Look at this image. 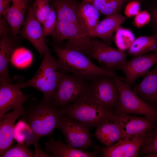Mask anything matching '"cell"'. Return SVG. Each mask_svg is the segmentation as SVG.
<instances>
[{
    "mask_svg": "<svg viewBox=\"0 0 157 157\" xmlns=\"http://www.w3.org/2000/svg\"><path fill=\"white\" fill-rule=\"evenodd\" d=\"M150 13L151 19L150 22L152 28L153 35L157 36V5L147 10Z\"/></svg>",
    "mask_w": 157,
    "mask_h": 157,
    "instance_id": "35",
    "label": "cell"
},
{
    "mask_svg": "<svg viewBox=\"0 0 157 157\" xmlns=\"http://www.w3.org/2000/svg\"><path fill=\"white\" fill-rule=\"evenodd\" d=\"M58 57L61 70L73 74L89 81L98 76L108 75L114 76L115 72L99 67L93 63L85 54L79 51L53 46Z\"/></svg>",
    "mask_w": 157,
    "mask_h": 157,
    "instance_id": "2",
    "label": "cell"
},
{
    "mask_svg": "<svg viewBox=\"0 0 157 157\" xmlns=\"http://www.w3.org/2000/svg\"><path fill=\"white\" fill-rule=\"evenodd\" d=\"M157 63V52L134 56L119 65L117 70L124 73L126 82L132 84L139 77L143 76Z\"/></svg>",
    "mask_w": 157,
    "mask_h": 157,
    "instance_id": "12",
    "label": "cell"
},
{
    "mask_svg": "<svg viewBox=\"0 0 157 157\" xmlns=\"http://www.w3.org/2000/svg\"><path fill=\"white\" fill-rule=\"evenodd\" d=\"M110 120L116 122L121 126L122 139L128 140L146 133L155 126L157 122L148 117H140L124 114L112 113Z\"/></svg>",
    "mask_w": 157,
    "mask_h": 157,
    "instance_id": "11",
    "label": "cell"
},
{
    "mask_svg": "<svg viewBox=\"0 0 157 157\" xmlns=\"http://www.w3.org/2000/svg\"><path fill=\"white\" fill-rule=\"evenodd\" d=\"M12 1H13L14 0H11Z\"/></svg>",
    "mask_w": 157,
    "mask_h": 157,
    "instance_id": "42",
    "label": "cell"
},
{
    "mask_svg": "<svg viewBox=\"0 0 157 157\" xmlns=\"http://www.w3.org/2000/svg\"><path fill=\"white\" fill-rule=\"evenodd\" d=\"M114 76L103 75L90 80L88 93L91 99L112 113L117 106L119 97Z\"/></svg>",
    "mask_w": 157,
    "mask_h": 157,
    "instance_id": "8",
    "label": "cell"
},
{
    "mask_svg": "<svg viewBox=\"0 0 157 157\" xmlns=\"http://www.w3.org/2000/svg\"><path fill=\"white\" fill-rule=\"evenodd\" d=\"M57 127L63 134L67 144L72 147L82 149L94 145L88 128L81 123L64 115Z\"/></svg>",
    "mask_w": 157,
    "mask_h": 157,
    "instance_id": "9",
    "label": "cell"
},
{
    "mask_svg": "<svg viewBox=\"0 0 157 157\" xmlns=\"http://www.w3.org/2000/svg\"><path fill=\"white\" fill-rule=\"evenodd\" d=\"M0 118L10 110L25 103L30 97L21 91L18 84L0 83Z\"/></svg>",
    "mask_w": 157,
    "mask_h": 157,
    "instance_id": "15",
    "label": "cell"
},
{
    "mask_svg": "<svg viewBox=\"0 0 157 157\" xmlns=\"http://www.w3.org/2000/svg\"><path fill=\"white\" fill-rule=\"evenodd\" d=\"M146 157H157V154H151L146 155Z\"/></svg>",
    "mask_w": 157,
    "mask_h": 157,
    "instance_id": "39",
    "label": "cell"
},
{
    "mask_svg": "<svg viewBox=\"0 0 157 157\" xmlns=\"http://www.w3.org/2000/svg\"><path fill=\"white\" fill-rule=\"evenodd\" d=\"M11 0H0V15L4 17L6 15L10 7Z\"/></svg>",
    "mask_w": 157,
    "mask_h": 157,
    "instance_id": "36",
    "label": "cell"
},
{
    "mask_svg": "<svg viewBox=\"0 0 157 157\" xmlns=\"http://www.w3.org/2000/svg\"><path fill=\"white\" fill-rule=\"evenodd\" d=\"M17 43L8 35L1 38L0 40V83H12L8 71L11 57L16 49Z\"/></svg>",
    "mask_w": 157,
    "mask_h": 157,
    "instance_id": "21",
    "label": "cell"
},
{
    "mask_svg": "<svg viewBox=\"0 0 157 157\" xmlns=\"http://www.w3.org/2000/svg\"><path fill=\"white\" fill-rule=\"evenodd\" d=\"M94 135L102 144L108 147L122 139V133L118 123L108 119L97 127Z\"/></svg>",
    "mask_w": 157,
    "mask_h": 157,
    "instance_id": "23",
    "label": "cell"
},
{
    "mask_svg": "<svg viewBox=\"0 0 157 157\" xmlns=\"http://www.w3.org/2000/svg\"><path fill=\"white\" fill-rule=\"evenodd\" d=\"M126 17L120 14L106 16L99 22L94 29L88 35L92 38H100L106 44H110L113 39V33L117 28L126 19Z\"/></svg>",
    "mask_w": 157,
    "mask_h": 157,
    "instance_id": "20",
    "label": "cell"
},
{
    "mask_svg": "<svg viewBox=\"0 0 157 157\" xmlns=\"http://www.w3.org/2000/svg\"><path fill=\"white\" fill-rule=\"evenodd\" d=\"M147 133L131 139H121L113 145L101 149V156L104 157H137Z\"/></svg>",
    "mask_w": 157,
    "mask_h": 157,
    "instance_id": "14",
    "label": "cell"
},
{
    "mask_svg": "<svg viewBox=\"0 0 157 157\" xmlns=\"http://www.w3.org/2000/svg\"><path fill=\"white\" fill-rule=\"evenodd\" d=\"M40 23L35 17L32 6L30 7L21 33L42 56L49 51L44 40L43 28Z\"/></svg>",
    "mask_w": 157,
    "mask_h": 157,
    "instance_id": "13",
    "label": "cell"
},
{
    "mask_svg": "<svg viewBox=\"0 0 157 157\" xmlns=\"http://www.w3.org/2000/svg\"><path fill=\"white\" fill-rule=\"evenodd\" d=\"M62 72L58 60L53 57L49 51L44 55L40 65L34 76L18 85L22 88L28 87L35 88L43 94L42 100L51 102Z\"/></svg>",
    "mask_w": 157,
    "mask_h": 157,
    "instance_id": "3",
    "label": "cell"
},
{
    "mask_svg": "<svg viewBox=\"0 0 157 157\" xmlns=\"http://www.w3.org/2000/svg\"><path fill=\"white\" fill-rule=\"evenodd\" d=\"M124 52L112 47L96 38L91 39L88 57L97 60L102 67L113 71L126 60Z\"/></svg>",
    "mask_w": 157,
    "mask_h": 157,
    "instance_id": "10",
    "label": "cell"
},
{
    "mask_svg": "<svg viewBox=\"0 0 157 157\" xmlns=\"http://www.w3.org/2000/svg\"><path fill=\"white\" fill-rule=\"evenodd\" d=\"M51 1L55 10L57 21L76 24L86 33L79 15L78 3L76 0Z\"/></svg>",
    "mask_w": 157,
    "mask_h": 157,
    "instance_id": "19",
    "label": "cell"
},
{
    "mask_svg": "<svg viewBox=\"0 0 157 157\" xmlns=\"http://www.w3.org/2000/svg\"><path fill=\"white\" fill-rule=\"evenodd\" d=\"M109 1V0H92L91 3L99 11Z\"/></svg>",
    "mask_w": 157,
    "mask_h": 157,
    "instance_id": "38",
    "label": "cell"
},
{
    "mask_svg": "<svg viewBox=\"0 0 157 157\" xmlns=\"http://www.w3.org/2000/svg\"><path fill=\"white\" fill-rule=\"evenodd\" d=\"M25 111L22 104L0 118V157L12 147L13 142L14 129L16 120Z\"/></svg>",
    "mask_w": 157,
    "mask_h": 157,
    "instance_id": "16",
    "label": "cell"
},
{
    "mask_svg": "<svg viewBox=\"0 0 157 157\" xmlns=\"http://www.w3.org/2000/svg\"><path fill=\"white\" fill-rule=\"evenodd\" d=\"M51 6V11L47 19L42 24L43 30L44 37L51 35L56 28L57 19L55 10L53 5Z\"/></svg>",
    "mask_w": 157,
    "mask_h": 157,
    "instance_id": "32",
    "label": "cell"
},
{
    "mask_svg": "<svg viewBox=\"0 0 157 157\" xmlns=\"http://www.w3.org/2000/svg\"><path fill=\"white\" fill-rule=\"evenodd\" d=\"M125 0H109L99 11L100 14L106 16L115 15L119 14Z\"/></svg>",
    "mask_w": 157,
    "mask_h": 157,
    "instance_id": "31",
    "label": "cell"
},
{
    "mask_svg": "<svg viewBox=\"0 0 157 157\" xmlns=\"http://www.w3.org/2000/svg\"><path fill=\"white\" fill-rule=\"evenodd\" d=\"M134 0H138L140 1H141L142 0H125V1L126 2L127 1H134Z\"/></svg>",
    "mask_w": 157,
    "mask_h": 157,
    "instance_id": "40",
    "label": "cell"
},
{
    "mask_svg": "<svg viewBox=\"0 0 157 157\" xmlns=\"http://www.w3.org/2000/svg\"><path fill=\"white\" fill-rule=\"evenodd\" d=\"M14 138L18 143L25 144L28 147L31 144L34 145L35 147L39 145V139L26 122L22 119L15 125Z\"/></svg>",
    "mask_w": 157,
    "mask_h": 157,
    "instance_id": "26",
    "label": "cell"
},
{
    "mask_svg": "<svg viewBox=\"0 0 157 157\" xmlns=\"http://www.w3.org/2000/svg\"><path fill=\"white\" fill-rule=\"evenodd\" d=\"M48 0H35L32 6L36 19L42 24L49 17L51 11V6Z\"/></svg>",
    "mask_w": 157,
    "mask_h": 157,
    "instance_id": "29",
    "label": "cell"
},
{
    "mask_svg": "<svg viewBox=\"0 0 157 157\" xmlns=\"http://www.w3.org/2000/svg\"><path fill=\"white\" fill-rule=\"evenodd\" d=\"M64 115L62 110L52 101H40L33 97L21 116L39 139L52 134L60 119Z\"/></svg>",
    "mask_w": 157,
    "mask_h": 157,
    "instance_id": "1",
    "label": "cell"
},
{
    "mask_svg": "<svg viewBox=\"0 0 157 157\" xmlns=\"http://www.w3.org/2000/svg\"><path fill=\"white\" fill-rule=\"evenodd\" d=\"M51 35L58 44L66 41L64 47L80 51L88 57L91 48L92 38L78 25L57 21Z\"/></svg>",
    "mask_w": 157,
    "mask_h": 157,
    "instance_id": "7",
    "label": "cell"
},
{
    "mask_svg": "<svg viewBox=\"0 0 157 157\" xmlns=\"http://www.w3.org/2000/svg\"><path fill=\"white\" fill-rule=\"evenodd\" d=\"M6 19L1 16L0 18V36L1 38L8 35V26Z\"/></svg>",
    "mask_w": 157,
    "mask_h": 157,
    "instance_id": "37",
    "label": "cell"
},
{
    "mask_svg": "<svg viewBox=\"0 0 157 157\" xmlns=\"http://www.w3.org/2000/svg\"><path fill=\"white\" fill-rule=\"evenodd\" d=\"M61 109L64 115L84 124L88 128L97 127L104 121L110 120L112 113L91 99L88 93Z\"/></svg>",
    "mask_w": 157,
    "mask_h": 157,
    "instance_id": "4",
    "label": "cell"
},
{
    "mask_svg": "<svg viewBox=\"0 0 157 157\" xmlns=\"http://www.w3.org/2000/svg\"><path fill=\"white\" fill-rule=\"evenodd\" d=\"M114 77L119 89V97L113 113L116 115L124 114L140 115L157 122V109L138 96L125 78L116 75Z\"/></svg>",
    "mask_w": 157,
    "mask_h": 157,
    "instance_id": "5",
    "label": "cell"
},
{
    "mask_svg": "<svg viewBox=\"0 0 157 157\" xmlns=\"http://www.w3.org/2000/svg\"><path fill=\"white\" fill-rule=\"evenodd\" d=\"M30 0H14L4 18L10 26L14 38L20 31L25 20L24 15Z\"/></svg>",
    "mask_w": 157,
    "mask_h": 157,
    "instance_id": "22",
    "label": "cell"
},
{
    "mask_svg": "<svg viewBox=\"0 0 157 157\" xmlns=\"http://www.w3.org/2000/svg\"><path fill=\"white\" fill-rule=\"evenodd\" d=\"M88 81L62 71L52 102L62 108L77 101L88 93L90 85Z\"/></svg>",
    "mask_w": 157,
    "mask_h": 157,
    "instance_id": "6",
    "label": "cell"
},
{
    "mask_svg": "<svg viewBox=\"0 0 157 157\" xmlns=\"http://www.w3.org/2000/svg\"><path fill=\"white\" fill-rule=\"evenodd\" d=\"M47 152L53 157H95L98 156L99 150L90 152L72 147L62 142L60 140H56L49 137L45 143Z\"/></svg>",
    "mask_w": 157,
    "mask_h": 157,
    "instance_id": "18",
    "label": "cell"
},
{
    "mask_svg": "<svg viewBox=\"0 0 157 157\" xmlns=\"http://www.w3.org/2000/svg\"><path fill=\"white\" fill-rule=\"evenodd\" d=\"M135 38L129 29L119 26L115 31L114 40L118 49L124 52L129 49Z\"/></svg>",
    "mask_w": 157,
    "mask_h": 157,
    "instance_id": "27",
    "label": "cell"
},
{
    "mask_svg": "<svg viewBox=\"0 0 157 157\" xmlns=\"http://www.w3.org/2000/svg\"><path fill=\"white\" fill-rule=\"evenodd\" d=\"M148 132L146 139L141 146L139 154L144 155L157 154V124Z\"/></svg>",
    "mask_w": 157,
    "mask_h": 157,
    "instance_id": "28",
    "label": "cell"
},
{
    "mask_svg": "<svg viewBox=\"0 0 157 157\" xmlns=\"http://www.w3.org/2000/svg\"><path fill=\"white\" fill-rule=\"evenodd\" d=\"M49 1H52V0H48Z\"/></svg>",
    "mask_w": 157,
    "mask_h": 157,
    "instance_id": "41",
    "label": "cell"
},
{
    "mask_svg": "<svg viewBox=\"0 0 157 157\" xmlns=\"http://www.w3.org/2000/svg\"><path fill=\"white\" fill-rule=\"evenodd\" d=\"M24 144L18 143L7 150L1 157H31L34 153Z\"/></svg>",
    "mask_w": 157,
    "mask_h": 157,
    "instance_id": "30",
    "label": "cell"
},
{
    "mask_svg": "<svg viewBox=\"0 0 157 157\" xmlns=\"http://www.w3.org/2000/svg\"><path fill=\"white\" fill-rule=\"evenodd\" d=\"M127 52L133 56L157 52V36L153 35L141 36L135 38Z\"/></svg>",
    "mask_w": 157,
    "mask_h": 157,
    "instance_id": "25",
    "label": "cell"
},
{
    "mask_svg": "<svg viewBox=\"0 0 157 157\" xmlns=\"http://www.w3.org/2000/svg\"><path fill=\"white\" fill-rule=\"evenodd\" d=\"M80 16L86 34L93 31L99 22V11L89 2L82 1L78 3Z\"/></svg>",
    "mask_w": 157,
    "mask_h": 157,
    "instance_id": "24",
    "label": "cell"
},
{
    "mask_svg": "<svg viewBox=\"0 0 157 157\" xmlns=\"http://www.w3.org/2000/svg\"><path fill=\"white\" fill-rule=\"evenodd\" d=\"M151 19V15L149 12L144 10L135 16L133 24L135 27L140 28L150 22Z\"/></svg>",
    "mask_w": 157,
    "mask_h": 157,
    "instance_id": "33",
    "label": "cell"
},
{
    "mask_svg": "<svg viewBox=\"0 0 157 157\" xmlns=\"http://www.w3.org/2000/svg\"><path fill=\"white\" fill-rule=\"evenodd\" d=\"M140 7L139 1L134 0L130 1L125 7L124 14L128 17L135 16L140 12Z\"/></svg>",
    "mask_w": 157,
    "mask_h": 157,
    "instance_id": "34",
    "label": "cell"
},
{
    "mask_svg": "<svg viewBox=\"0 0 157 157\" xmlns=\"http://www.w3.org/2000/svg\"><path fill=\"white\" fill-rule=\"evenodd\" d=\"M142 81L133 85V90L157 109V63L144 75Z\"/></svg>",
    "mask_w": 157,
    "mask_h": 157,
    "instance_id": "17",
    "label": "cell"
}]
</instances>
